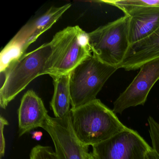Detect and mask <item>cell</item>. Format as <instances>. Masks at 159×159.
Instances as JSON below:
<instances>
[{
    "label": "cell",
    "instance_id": "cell-19",
    "mask_svg": "<svg viewBox=\"0 0 159 159\" xmlns=\"http://www.w3.org/2000/svg\"><path fill=\"white\" fill-rule=\"evenodd\" d=\"M86 159H95L92 152H88L86 155Z\"/></svg>",
    "mask_w": 159,
    "mask_h": 159
},
{
    "label": "cell",
    "instance_id": "cell-18",
    "mask_svg": "<svg viewBox=\"0 0 159 159\" xmlns=\"http://www.w3.org/2000/svg\"><path fill=\"white\" fill-rule=\"evenodd\" d=\"M145 159H159V155L152 148L146 153Z\"/></svg>",
    "mask_w": 159,
    "mask_h": 159
},
{
    "label": "cell",
    "instance_id": "cell-5",
    "mask_svg": "<svg viewBox=\"0 0 159 159\" xmlns=\"http://www.w3.org/2000/svg\"><path fill=\"white\" fill-rule=\"evenodd\" d=\"M92 148L95 159H145L151 147L136 131L127 127Z\"/></svg>",
    "mask_w": 159,
    "mask_h": 159
},
{
    "label": "cell",
    "instance_id": "cell-9",
    "mask_svg": "<svg viewBox=\"0 0 159 159\" xmlns=\"http://www.w3.org/2000/svg\"><path fill=\"white\" fill-rule=\"evenodd\" d=\"M121 11L129 17L130 45L149 37L159 27V7H133Z\"/></svg>",
    "mask_w": 159,
    "mask_h": 159
},
{
    "label": "cell",
    "instance_id": "cell-14",
    "mask_svg": "<svg viewBox=\"0 0 159 159\" xmlns=\"http://www.w3.org/2000/svg\"><path fill=\"white\" fill-rule=\"evenodd\" d=\"M105 2L115 6L120 10L125 8L133 7H159V0H124V1H102Z\"/></svg>",
    "mask_w": 159,
    "mask_h": 159
},
{
    "label": "cell",
    "instance_id": "cell-3",
    "mask_svg": "<svg viewBox=\"0 0 159 159\" xmlns=\"http://www.w3.org/2000/svg\"><path fill=\"white\" fill-rule=\"evenodd\" d=\"M129 21V16L125 15L88 33V42L93 55L118 69L130 45Z\"/></svg>",
    "mask_w": 159,
    "mask_h": 159
},
{
    "label": "cell",
    "instance_id": "cell-6",
    "mask_svg": "<svg viewBox=\"0 0 159 159\" xmlns=\"http://www.w3.org/2000/svg\"><path fill=\"white\" fill-rule=\"evenodd\" d=\"M42 128L52 138L58 159H86L89 147L77 138L71 125L70 113L63 119L48 115Z\"/></svg>",
    "mask_w": 159,
    "mask_h": 159
},
{
    "label": "cell",
    "instance_id": "cell-7",
    "mask_svg": "<svg viewBox=\"0 0 159 159\" xmlns=\"http://www.w3.org/2000/svg\"><path fill=\"white\" fill-rule=\"evenodd\" d=\"M159 80V58L149 61L140 68L134 80L113 103V112L121 114L130 107L145 104L148 95Z\"/></svg>",
    "mask_w": 159,
    "mask_h": 159
},
{
    "label": "cell",
    "instance_id": "cell-12",
    "mask_svg": "<svg viewBox=\"0 0 159 159\" xmlns=\"http://www.w3.org/2000/svg\"><path fill=\"white\" fill-rule=\"evenodd\" d=\"M159 58V27L151 35L131 44L119 68L136 70L149 61Z\"/></svg>",
    "mask_w": 159,
    "mask_h": 159
},
{
    "label": "cell",
    "instance_id": "cell-13",
    "mask_svg": "<svg viewBox=\"0 0 159 159\" xmlns=\"http://www.w3.org/2000/svg\"><path fill=\"white\" fill-rule=\"evenodd\" d=\"M70 74L67 73L52 77L53 79L54 92L50 106L56 118L63 119L70 113Z\"/></svg>",
    "mask_w": 159,
    "mask_h": 159
},
{
    "label": "cell",
    "instance_id": "cell-15",
    "mask_svg": "<svg viewBox=\"0 0 159 159\" xmlns=\"http://www.w3.org/2000/svg\"><path fill=\"white\" fill-rule=\"evenodd\" d=\"M30 159H58L55 151L50 146L37 145L32 148Z\"/></svg>",
    "mask_w": 159,
    "mask_h": 159
},
{
    "label": "cell",
    "instance_id": "cell-10",
    "mask_svg": "<svg viewBox=\"0 0 159 159\" xmlns=\"http://www.w3.org/2000/svg\"><path fill=\"white\" fill-rule=\"evenodd\" d=\"M48 115L42 99L33 90L28 91L18 110L19 136L38 127L42 128Z\"/></svg>",
    "mask_w": 159,
    "mask_h": 159
},
{
    "label": "cell",
    "instance_id": "cell-11",
    "mask_svg": "<svg viewBox=\"0 0 159 159\" xmlns=\"http://www.w3.org/2000/svg\"><path fill=\"white\" fill-rule=\"evenodd\" d=\"M88 33L79 28L68 47L50 76L70 73L83 61L92 56Z\"/></svg>",
    "mask_w": 159,
    "mask_h": 159
},
{
    "label": "cell",
    "instance_id": "cell-16",
    "mask_svg": "<svg viewBox=\"0 0 159 159\" xmlns=\"http://www.w3.org/2000/svg\"><path fill=\"white\" fill-rule=\"evenodd\" d=\"M148 122L152 148L159 155V124L151 116L148 118Z\"/></svg>",
    "mask_w": 159,
    "mask_h": 159
},
{
    "label": "cell",
    "instance_id": "cell-17",
    "mask_svg": "<svg viewBox=\"0 0 159 159\" xmlns=\"http://www.w3.org/2000/svg\"><path fill=\"white\" fill-rule=\"evenodd\" d=\"M9 125V122L2 116L0 117V159L5 155L6 142L4 135V127Z\"/></svg>",
    "mask_w": 159,
    "mask_h": 159
},
{
    "label": "cell",
    "instance_id": "cell-8",
    "mask_svg": "<svg viewBox=\"0 0 159 159\" xmlns=\"http://www.w3.org/2000/svg\"><path fill=\"white\" fill-rule=\"evenodd\" d=\"M71 6L68 3L61 7H52L41 16L26 24L4 47V50L16 58H20L29 46L50 29Z\"/></svg>",
    "mask_w": 159,
    "mask_h": 159
},
{
    "label": "cell",
    "instance_id": "cell-4",
    "mask_svg": "<svg viewBox=\"0 0 159 159\" xmlns=\"http://www.w3.org/2000/svg\"><path fill=\"white\" fill-rule=\"evenodd\" d=\"M118 70L92 55L70 74L71 108H76L97 99L109 78Z\"/></svg>",
    "mask_w": 159,
    "mask_h": 159
},
{
    "label": "cell",
    "instance_id": "cell-2",
    "mask_svg": "<svg viewBox=\"0 0 159 159\" xmlns=\"http://www.w3.org/2000/svg\"><path fill=\"white\" fill-rule=\"evenodd\" d=\"M70 117L77 138L88 147L104 142L127 128L113 111L97 98L71 108Z\"/></svg>",
    "mask_w": 159,
    "mask_h": 159
},
{
    "label": "cell",
    "instance_id": "cell-1",
    "mask_svg": "<svg viewBox=\"0 0 159 159\" xmlns=\"http://www.w3.org/2000/svg\"><path fill=\"white\" fill-rule=\"evenodd\" d=\"M79 29L69 26L57 33L50 42L24 54L1 72L3 81L0 89V106L9 103L37 77L51 75Z\"/></svg>",
    "mask_w": 159,
    "mask_h": 159
}]
</instances>
